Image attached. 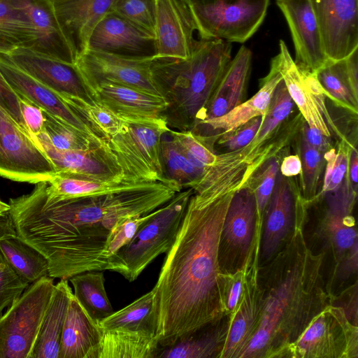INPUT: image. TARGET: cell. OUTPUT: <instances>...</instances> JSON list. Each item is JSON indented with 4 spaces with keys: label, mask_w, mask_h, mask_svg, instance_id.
<instances>
[{
    "label": "cell",
    "mask_w": 358,
    "mask_h": 358,
    "mask_svg": "<svg viewBox=\"0 0 358 358\" xmlns=\"http://www.w3.org/2000/svg\"><path fill=\"white\" fill-rule=\"evenodd\" d=\"M181 190L173 181L152 182L109 194L58 198L50 196L41 181L29 194L10 199L8 214L17 236L48 260L49 276L69 280L104 271L101 255L115 227L157 210Z\"/></svg>",
    "instance_id": "obj_1"
},
{
    "label": "cell",
    "mask_w": 358,
    "mask_h": 358,
    "mask_svg": "<svg viewBox=\"0 0 358 358\" xmlns=\"http://www.w3.org/2000/svg\"><path fill=\"white\" fill-rule=\"evenodd\" d=\"M234 192L203 203L189 198L175 241L154 286L156 337L160 347L226 315L227 275L218 248L222 223Z\"/></svg>",
    "instance_id": "obj_2"
},
{
    "label": "cell",
    "mask_w": 358,
    "mask_h": 358,
    "mask_svg": "<svg viewBox=\"0 0 358 358\" xmlns=\"http://www.w3.org/2000/svg\"><path fill=\"white\" fill-rule=\"evenodd\" d=\"M306 219L299 220L282 249L259 266L261 314L241 358H284L311 320L331 303L322 273L324 254H314L305 241Z\"/></svg>",
    "instance_id": "obj_3"
},
{
    "label": "cell",
    "mask_w": 358,
    "mask_h": 358,
    "mask_svg": "<svg viewBox=\"0 0 358 358\" xmlns=\"http://www.w3.org/2000/svg\"><path fill=\"white\" fill-rule=\"evenodd\" d=\"M231 43L199 38L186 59L154 58V82L167 106L162 114L168 127L193 130L231 59Z\"/></svg>",
    "instance_id": "obj_4"
},
{
    "label": "cell",
    "mask_w": 358,
    "mask_h": 358,
    "mask_svg": "<svg viewBox=\"0 0 358 358\" xmlns=\"http://www.w3.org/2000/svg\"><path fill=\"white\" fill-rule=\"evenodd\" d=\"M192 188L178 192L136 231L108 264V270L119 273L129 282L134 281L159 255L167 253L181 226Z\"/></svg>",
    "instance_id": "obj_5"
},
{
    "label": "cell",
    "mask_w": 358,
    "mask_h": 358,
    "mask_svg": "<svg viewBox=\"0 0 358 358\" xmlns=\"http://www.w3.org/2000/svg\"><path fill=\"white\" fill-rule=\"evenodd\" d=\"M120 117L122 126L108 140V145L117 157L124 180L134 183L171 181L164 175L160 157L162 137L170 129L165 119Z\"/></svg>",
    "instance_id": "obj_6"
},
{
    "label": "cell",
    "mask_w": 358,
    "mask_h": 358,
    "mask_svg": "<svg viewBox=\"0 0 358 358\" xmlns=\"http://www.w3.org/2000/svg\"><path fill=\"white\" fill-rule=\"evenodd\" d=\"M55 285L53 278H40L1 315L0 358H31Z\"/></svg>",
    "instance_id": "obj_7"
},
{
    "label": "cell",
    "mask_w": 358,
    "mask_h": 358,
    "mask_svg": "<svg viewBox=\"0 0 358 358\" xmlns=\"http://www.w3.org/2000/svg\"><path fill=\"white\" fill-rule=\"evenodd\" d=\"M262 224L253 191L246 185L236 191L220 232L218 262L223 274L232 275L247 267L259 251Z\"/></svg>",
    "instance_id": "obj_8"
},
{
    "label": "cell",
    "mask_w": 358,
    "mask_h": 358,
    "mask_svg": "<svg viewBox=\"0 0 358 358\" xmlns=\"http://www.w3.org/2000/svg\"><path fill=\"white\" fill-rule=\"evenodd\" d=\"M358 327L339 306L329 304L289 347L284 358H357Z\"/></svg>",
    "instance_id": "obj_9"
},
{
    "label": "cell",
    "mask_w": 358,
    "mask_h": 358,
    "mask_svg": "<svg viewBox=\"0 0 358 358\" xmlns=\"http://www.w3.org/2000/svg\"><path fill=\"white\" fill-rule=\"evenodd\" d=\"M270 0H215L188 6L201 38L244 43L264 20Z\"/></svg>",
    "instance_id": "obj_10"
},
{
    "label": "cell",
    "mask_w": 358,
    "mask_h": 358,
    "mask_svg": "<svg viewBox=\"0 0 358 358\" xmlns=\"http://www.w3.org/2000/svg\"><path fill=\"white\" fill-rule=\"evenodd\" d=\"M308 204L299 182L278 172L263 213L259 249V264L271 261L292 236L297 222L307 217Z\"/></svg>",
    "instance_id": "obj_11"
},
{
    "label": "cell",
    "mask_w": 358,
    "mask_h": 358,
    "mask_svg": "<svg viewBox=\"0 0 358 358\" xmlns=\"http://www.w3.org/2000/svg\"><path fill=\"white\" fill-rule=\"evenodd\" d=\"M154 58L128 57L87 49L75 60L74 66L85 91L103 83H110L162 96L152 77Z\"/></svg>",
    "instance_id": "obj_12"
},
{
    "label": "cell",
    "mask_w": 358,
    "mask_h": 358,
    "mask_svg": "<svg viewBox=\"0 0 358 358\" xmlns=\"http://www.w3.org/2000/svg\"><path fill=\"white\" fill-rule=\"evenodd\" d=\"M0 150L8 179L36 184L56 173L52 164L24 131L0 105Z\"/></svg>",
    "instance_id": "obj_13"
},
{
    "label": "cell",
    "mask_w": 358,
    "mask_h": 358,
    "mask_svg": "<svg viewBox=\"0 0 358 358\" xmlns=\"http://www.w3.org/2000/svg\"><path fill=\"white\" fill-rule=\"evenodd\" d=\"M279 52L271 62L281 75L289 94L304 121L323 134L331 137L329 125L334 127L325 105V96L314 73L298 66L283 41Z\"/></svg>",
    "instance_id": "obj_14"
},
{
    "label": "cell",
    "mask_w": 358,
    "mask_h": 358,
    "mask_svg": "<svg viewBox=\"0 0 358 358\" xmlns=\"http://www.w3.org/2000/svg\"><path fill=\"white\" fill-rule=\"evenodd\" d=\"M31 137L50 159L56 173L64 172L100 182L127 181L117 157L110 149L108 142L87 150H62L52 145L44 131Z\"/></svg>",
    "instance_id": "obj_15"
},
{
    "label": "cell",
    "mask_w": 358,
    "mask_h": 358,
    "mask_svg": "<svg viewBox=\"0 0 358 358\" xmlns=\"http://www.w3.org/2000/svg\"><path fill=\"white\" fill-rule=\"evenodd\" d=\"M325 53L339 61L358 49V0H309Z\"/></svg>",
    "instance_id": "obj_16"
},
{
    "label": "cell",
    "mask_w": 358,
    "mask_h": 358,
    "mask_svg": "<svg viewBox=\"0 0 358 358\" xmlns=\"http://www.w3.org/2000/svg\"><path fill=\"white\" fill-rule=\"evenodd\" d=\"M336 192L334 196H329L317 228L324 248L333 255L334 271L350 256L358 254L357 232L352 215L357 192L352 189L347 176Z\"/></svg>",
    "instance_id": "obj_17"
},
{
    "label": "cell",
    "mask_w": 358,
    "mask_h": 358,
    "mask_svg": "<svg viewBox=\"0 0 358 358\" xmlns=\"http://www.w3.org/2000/svg\"><path fill=\"white\" fill-rule=\"evenodd\" d=\"M259 268L257 252L245 268L238 303L231 315L227 316L228 331L220 358H241L257 330L262 310Z\"/></svg>",
    "instance_id": "obj_18"
},
{
    "label": "cell",
    "mask_w": 358,
    "mask_h": 358,
    "mask_svg": "<svg viewBox=\"0 0 358 358\" xmlns=\"http://www.w3.org/2000/svg\"><path fill=\"white\" fill-rule=\"evenodd\" d=\"M191 12L182 0H155V58L186 59L198 39Z\"/></svg>",
    "instance_id": "obj_19"
},
{
    "label": "cell",
    "mask_w": 358,
    "mask_h": 358,
    "mask_svg": "<svg viewBox=\"0 0 358 358\" xmlns=\"http://www.w3.org/2000/svg\"><path fill=\"white\" fill-rule=\"evenodd\" d=\"M288 24L301 69L315 73L328 59L317 21L309 0H275Z\"/></svg>",
    "instance_id": "obj_20"
},
{
    "label": "cell",
    "mask_w": 358,
    "mask_h": 358,
    "mask_svg": "<svg viewBox=\"0 0 358 358\" xmlns=\"http://www.w3.org/2000/svg\"><path fill=\"white\" fill-rule=\"evenodd\" d=\"M87 49L135 58L156 55L154 34L110 11L94 27Z\"/></svg>",
    "instance_id": "obj_21"
},
{
    "label": "cell",
    "mask_w": 358,
    "mask_h": 358,
    "mask_svg": "<svg viewBox=\"0 0 358 358\" xmlns=\"http://www.w3.org/2000/svg\"><path fill=\"white\" fill-rule=\"evenodd\" d=\"M0 72L17 94L83 133L96 139L105 141L97 136L57 92L24 72L11 62L6 55L1 53Z\"/></svg>",
    "instance_id": "obj_22"
},
{
    "label": "cell",
    "mask_w": 358,
    "mask_h": 358,
    "mask_svg": "<svg viewBox=\"0 0 358 358\" xmlns=\"http://www.w3.org/2000/svg\"><path fill=\"white\" fill-rule=\"evenodd\" d=\"M75 60L87 49L90 35L115 0H50Z\"/></svg>",
    "instance_id": "obj_23"
},
{
    "label": "cell",
    "mask_w": 358,
    "mask_h": 358,
    "mask_svg": "<svg viewBox=\"0 0 358 358\" xmlns=\"http://www.w3.org/2000/svg\"><path fill=\"white\" fill-rule=\"evenodd\" d=\"M6 55L19 69L55 92L89 100L74 64L24 48Z\"/></svg>",
    "instance_id": "obj_24"
},
{
    "label": "cell",
    "mask_w": 358,
    "mask_h": 358,
    "mask_svg": "<svg viewBox=\"0 0 358 358\" xmlns=\"http://www.w3.org/2000/svg\"><path fill=\"white\" fill-rule=\"evenodd\" d=\"M88 99L119 117L162 116L167 106L165 99L128 86L103 83L85 89Z\"/></svg>",
    "instance_id": "obj_25"
},
{
    "label": "cell",
    "mask_w": 358,
    "mask_h": 358,
    "mask_svg": "<svg viewBox=\"0 0 358 358\" xmlns=\"http://www.w3.org/2000/svg\"><path fill=\"white\" fill-rule=\"evenodd\" d=\"M27 14L34 43L31 49L43 55L74 64L71 50L58 23L50 0H14Z\"/></svg>",
    "instance_id": "obj_26"
},
{
    "label": "cell",
    "mask_w": 358,
    "mask_h": 358,
    "mask_svg": "<svg viewBox=\"0 0 358 358\" xmlns=\"http://www.w3.org/2000/svg\"><path fill=\"white\" fill-rule=\"evenodd\" d=\"M252 57L251 50L243 45L228 64L198 124L224 115L245 101Z\"/></svg>",
    "instance_id": "obj_27"
},
{
    "label": "cell",
    "mask_w": 358,
    "mask_h": 358,
    "mask_svg": "<svg viewBox=\"0 0 358 358\" xmlns=\"http://www.w3.org/2000/svg\"><path fill=\"white\" fill-rule=\"evenodd\" d=\"M101 337L99 324L73 294L62 329L59 358H98Z\"/></svg>",
    "instance_id": "obj_28"
},
{
    "label": "cell",
    "mask_w": 358,
    "mask_h": 358,
    "mask_svg": "<svg viewBox=\"0 0 358 358\" xmlns=\"http://www.w3.org/2000/svg\"><path fill=\"white\" fill-rule=\"evenodd\" d=\"M282 79L276 66L271 62L268 73L260 80V88L252 98L224 115L200 122L192 131L204 136L228 132L254 117L264 116L267 112L275 87Z\"/></svg>",
    "instance_id": "obj_29"
},
{
    "label": "cell",
    "mask_w": 358,
    "mask_h": 358,
    "mask_svg": "<svg viewBox=\"0 0 358 358\" xmlns=\"http://www.w3.org/2000/svg\"><path fill=\"white\" fill-rule=\"evenodd\" d=\"M229 326L225 316L178 338L169 345L159 347L156 358H220Z\"/></svg>",
    "instance_id": "obj_30"
},
{
    "label": "cell",
    "mask_w": 358,
    "mask_h": 358,
    "mask_svg": "<svg viewBox=\"0 0 358 358\" xmlns=\"http://www.w3.org/2000/svg\"><path fill=\"white\" fill-rule=\"evenodd\" d=\"M73 294L68 280L60 279L55 285L31 358H59L62 329Z\"/></svg>",
    "instance_id": "obj_31"
},
{
    "label": "cell",
    "mask_w": 358,
    "mask_h": 358,
    "mask_svg": "<svg viewBox=\"0 0 358 358\" xmlns=\"http://www.w3.org/2000/svg\"><path fill=\"white\" fill-rule=\"evenodd\" d=\"M159 347L155 334L150 331L102 330L98 358H156Z\"/></svg>",
    "instance_id": "obj_32"
},
{
    "label": "cell",
    "mask_w": 358,
    "mask_h": 358,
    "mask_svg": "<svg viewBox=\"0 0 358 358\" xmlns=\"http://www.w3.org/2000/svg\"><path fill=\"white\" fill-rule=\"evenodd\" d=\"M148 183L94 181L64 172H57L50 180L44 181L46 192L58 198L109 194L141 187Z\"/></svg>",
    "instance_id": "obj_33"
},
{
    "label": "cell",
    "mask_w": 358,
    "mask_h": 358,
    "mask_svg": "<svg viewBox=\"0 0 358 358\" xmlns=\"http://www.w3.org/2000/svg\"><path fill=\"white\" fill-rule=\"evenodd\" d=\"M0 252L11 268L29 285L49 276L46 258L18 236L1 240Z\"/></svg>",
    "instance_id": "obj_34"
},
{
    "label": "cell",
    "mask_w": 358,
    "mask_h": 358,
    "mask_svg": "<svg viewBox=\"0 0 358 358\" xmlns=\"http://www.w3.org/2000/svg\"><path fill=\"white\" fill-rule=\"evenodd\" d=\"M34 34L23 9L14 0H0V53L7 55L24 48L31 49Z\"/></svg>",
    "instance_id": "obj_35"
},
{
    "label": "cell",
    "mask_w": 358,
    "mask_h": 358,
    "mask_svg": "<svg viewBox=\"0 0 358 358\" xmlns=\"http://www.w3.org/2000/svg\"><path fill=\"white\" fill-rule=\"evenodd\" d=\"M322 92L336 106L355 114L358 113V92L349 79L344 59L329 60L315 73Z\"/></svg>",
    "instance_id": "obj_36"
},
{
    "label": "cell",
    "mask_w": 358,
    "mask_h": 358,
    "mask_svg": "<svg viewBox=\"0 0 358 358\" xmlns=\"http://www.w3.org/2000/svg\"><path fill=\"white\" fill-rule=\"evenodd\" d=\"M73 295L87 313L96 322L110 315L114 311L105 288V278L101 271H87L70 278Z\"/></svg>",
    "instance_id": "obj_37"
},
{
    "label": "cell",
    "mask_w": 358,
    "mask_h": 358,
    "mask_svg": "<svg viewBox=\"0 0 358 358\" xmlns=\"http://www.w3.org/2000/svg\"><path fill=\"white\" fill-rule=\"evenodd\" d=\"M102 330L126 329L150 331L156 336V317L153 310V291L143 294L122 309L99 322Z\"/></svg>",
    "instance_id": "obj_38"
},
{
    "label": "cell",
    "mask_w": 358,
    "mask_h": 358,
    "mask_svg": "<svg viewBox=\"0 0 358 358\" xmlns=\"http://www.w3.org/2000/svg\"><path fill=\"white\" fill-rule=\"evenodd\" d=\"M300 129L292 145L301 159V171L299 174V185L301 195L308 206L317 201L320 192V178L326 161L323 153L306 141Z\"/></svg>",
    "instance_id": "obj_39"
},
{
    "label": "cell",
    "mask_w": 358,
    "mask_h": 358,
    "mask_svg": "<svg viewBox=\"0 0 358 358\" xmlns=\"http://www.w3.org/2000/svg\"><path fill=\"white\" fill-rule=\"evenodd\" d=\"M58 94L101 139L108 141L120 130L123 124L122 118L106 108L78 96L65 94Z\"/></svg>",
    "instance_id": "obj_40"
},
{
    "label": "cell",
    "mask_w": 358,
    "mask_h": 358,
    "mask_svg": "<svg viewBox=\"0 0 358 358\" xmlns=\"http://www.w3.org/2000/svg\"><path fill=\"white\" fill-rule=\"evenodd\" d=\"M294 106L283 80H281L275 87L267 112L263 116L262 124L255 137L247 145L237 150V152L246 155L255 150L287 120Z\"/></svg>",
    "instance_id": "obj_41"
},
{
    "label": "cell",
    "mask_w": 358,
    "mask_h": 358,
    "mask_svg": "<svg viewBox=\"0 0 358 358\" xmlns=\"http://www.w3.org/2000/svg\"><path fill=\"white\" fill-rule=\"evenodd\" d=\"M165 133L161 139L160 157L165 178L188 188L197 182L204 172L194 166L172 140Z\"/></svg>",
    "instance_id": "obj_42"
},
{
    "label": "cell",
    "mask_w": 358,
    "mask_h": 358,
    "mask_svg": "<svg viewBox=\"0 0 358 358\" xmlns=\"http://www.w3.org/2000/svg\"><path fill=\"white\" fill-rule=\"evenodd\" d=\"M169 133L182 152L190 163L205 173L216 159L214 146L219 134L204 136L191 130L176 131L169 129Z\"/></svg>",
    "instance_id": "obj_43"
},
{
    "label": "cell",
    "mask_w": 358,
    "mask_h": 358,
    "mask_svg": "<svg viewBox=\"0 0 358 358\" xmlns=\"http://www.w3.org/2000/svg\"><path fill=\"white\" fill-rule=\"evenodd\" d=\"M43 111L45 118L43 131L57 149L87 150L108 142L92 138L58 117Z\"/></svg>",
    "instance_id": "obj_44"
},
{
    "label": "cell",
    "mask_w": 358,
    "mask_h": 358,
    "mask_svg": "<svg viewBox=\"0 0 358 358\" xmlns=\"http://www.w3.org/2000/svg\"><path fill=\"white\" fill-rule=\"evenodd\" d=\"M345 138L334 147L324 154L326 161L323 185L317 200L329 192L338 189L343 184L348 173L350 151L352 148Z\"/></svg>",
    "instance_id": "obj_45"
},
{
    "label": "cell",
    "mask_w": 358,
    "mask_h": 358,
    "mask_svg": "<svg viewBox=\"0 0 358 358\" xmlns=\"http://www.w3.org/2000/svg\"><path fill=\"white\" fill-rule=\"evenodd\" d=\"M283 154L286 153L278 155L267 160L251 176L245 185L255 194L258 217L262 223L264 211L272 194L279 172L280 162L285 157Z\"/></svg>",
    "instance_id": "obj_46"
},
{
    "label": "cell",
    "mask_w": 358,
    "mask_h": 358,
    "mask_svg": "<svg viewBox=\"0 0 358 358\" xmlns=\"http://www.w3.org/2000/svg\"><path fill=\"white\" fill-rule=\"evenodd\" d=\"M110 11L154 34L155 0H115Z\"/></svg>",
    "instance_id": "obj_47"
},
{
    "label": "cell",
    "mask_w": 358,
    "mask_h": 358,
    "mask_svg": "<svg viewBox=\"0 0 358 358\" xmlns=\"http://www.w3.org/2000/svg\"><path fill=\"white\" fill-rule=\"evenodd\" d=\"M29 285L11 268L0 252V317Z\"/></svg>",
    "instance_id": "obj_48"
},
{
    "label": "cell",
    "mask_w": 358,
    "mask_h": 358,
    "mask_svg": "<svg viewBox=\"0 0 358 358\" xmlns=\"http://www.w3.org/2000/svg\"><path fill=\"white\" fill-rule=\"evenodd\" d=\"M262 120L263 116H258L232 131L219 134L215 143L224 150V152L241 149L253 139Z\"/></svg>",
    "instance_id": "obj_49"
},
{
    "label": "cell",
    "mask_w": 358,
    "mask_h": 358,
    "mask_svg": "<svg viewBox=\"0 0 358 358\" xmlns=\"http://www.w3.org/2000/svg\"><path fill=\"white\" fill-rule=\"evenodd\" d=\"M17 96L22 116L30 136L43 132L45 122L43 110L26 98Z\"/></svg>",
    "instance_id": "obj_50"
},
{
    "label": "cell",
    "mask_w": 358,
    "mask_h": 358,
    "mask_svg": "<svg viewBox=\"0 0 358 358\" xmlns=\"http://www.w3.org/2000/svg\"><path fill=\"white\" fill-rule=\"evenodd\" d=\"M0 105L26 131L27 129L20 108L18 96L9 86L0 72Z\"/></svg>",
    "instance_id": "obj_51"
},
{
    "label": "cell",
    "mask_w": 358,
    "mask_h": 358,
    "mask_svg": "<svg viewBox=\"0 0 358 358\" xmlns=\"http://www.w3.org/2000/svg\"><path fill=\"white\" fill-rule=\"evenodd\" d=\"M245 269L232 275H227L225 292L224 307L226 315L230 316L236 309L240 300L242 291Z\"/></svg>",
    "instance_id": "obj_52"
},
{
    "label": "cell",
    "mask_w": 358,
    "mask_h": 358,
    "mask_svg": "<svg viewBox=\"0 0 358 358\" xmlns=\"http://www.w3.org/2000/svg\"><path fill=\"white\" fill-rule=\"evenodd\" d=\"M331 304L341 307L347 318L357 326V281L341 293L338 299L332 296Z\"/></svg>",
    "instance_id": "obj_53"
},
{
    "label": "cell",
    "mask_w": 358,
    "mask_h": 358,
    "mask_svg": "<svg viewBox=\"0 0 358 358\" xmlns=\"http://www.w3.org/2000/svg\"><path fill=\"white\" fill-rule=\"evenodd\" d=\"M300 131L306 141L320 152L324 154L334 148L331 137L325 136L315 128L310 127L305 121Z\"/></svg>",
    "instance_id": "obj_54"
},
{
    "label": "cell",
    "mask_w": 358,
    "mask_h": 358,
    "mask_svg": "<svg viewBox=\"0 0 358 358\" xmlns=\"http://www.w3.org/2000/svg\"><path fill=\"white\" fill-rule=\"evenodd\" d=\"M301 171V159L297 154L288 155L282 159L279 171L285 177H296Z\"/></svg>",
    "instance_id": "obj_55"
},
{
    "label": "cell",
    "mask_w": 358,
    "mask_h": 358,
    "mask_svg": "<svg viewBox=\"0 0 358 358\" xmlns=\"http://www.w3.org/2000/svg\"><path fill=\"white\" fill-rule=\"evenodd\" d=\"M347 178L352 189L357 192L358 152L356 148L353 146L350 151Z\"/></svg>",
    "instance_id": "obj_56"
},
{
    "label": "cell",
    "mask_w": 358,
    "mask_h": 358,
    "mask_svg": "<svg viewBox=\"0 0 358 358\" xmlns=\"http://www.w3.org/2000/svg\"><path fill=\"white\" fill-rule=\"evenodd\" d=\"M16 236V231L9 214L0 216V241Z\"/></svg>",
    "instance_id": "obj_57"
},
{
    "label": "cell",
    "mask_w": 358,
    "mask_h": 358,
    "mask_svg": "<svg viewBox=\"0 0 358 358\" xmlns=\"http://www.w3.org/2000/svg\"><path fill=\"white\" fill-rule=\"evenodd\" d=\"M0 176L8 179V173L6 169L3 156L0 150Z\"/></svg>",
    "instance_id": "obj_58"
},
{
    "label": "cell",
    "mask_w": 358,
    "mask_h": 358,
    "mask_svg": "<svg viewBox=\"0 0 358 358\" xmlns=\"http://www.w3.org/2000/svg\"><path fill=\"white\" fill-rule=\"evenodd\" d=\"M187 6L194 5L206 4L213 2L215 0H182Z\"/></svg>",
    "instance_id": "obj_59"
},
{
    "label": "cell",
    "mask_w": 358,
    "mask_h": 358,
    "mask_svg": "<svg viewBox=\"0 0 358 358\" xmlns=\"http://www.w3.org/2000/svg\"><path fill=\"white\" fill-rule=\"evenodd\" d=\"M10 210V205L2 201L0 199V216H3L8 214Z\"/></svg>",
    "instance_id": "obj_60"
}]
</instances>
